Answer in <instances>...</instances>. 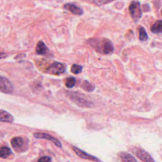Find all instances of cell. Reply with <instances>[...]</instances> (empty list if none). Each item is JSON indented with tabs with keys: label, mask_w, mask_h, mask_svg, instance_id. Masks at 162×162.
Returning a JSON list of instances; mask_svg holds the SVG:
<instances>
[{
	"label": "cell",
	"mask_w": 162,
	"mask_h": 162,
	"mask_svg": "<svg viewBox=\"0 0 162 162\" xmlns=\"http://www.w3.org/2000/svg\"><path fill=\"white\" fill-rule=\"evenodd\" d=\"M49 51L48 48L46 46L45 43L43 41H39L36 46V52L37 54L40 55H45Z\"/></svg>",
	"instance_id": "4fadbf2b"
},
{
	"label": "cell",
	"mask_w": 162,
	"mask_h": 162,
	"mask_svg": "<svg viewBox=\"0 0 162 162\" xmlns=\"http://www.w3.org/2000/svg\"><path fill=\"white\" fill-rule=\"evenodd\" d=\"M130 14L135 22H137L142 17V10L140 3L137 1H133L129 7Z\"/></svg>",
	"instance_id": "3957f363"
},
{
	"label": "cell",
	"mask_w": 162,
	"mask_h": 162,
	"mask_svg": "<svg viewBox=\"0 0 162 162\" xmlns=\"http://www.w3.org/2000/svg\"><path fill=\"white\" fill-rule=\"evenodd\" d=\"M6 56H7V55H6V53L0 51V59H5V58H6Z\"/></svg>",
	"instance_id": "7402d4cb"
},
{
	"label": "cell",
	"mask_w": 162,
	"mask_h": 162,
	"mask_svg": "<svg viewBox=\"0 0 162 162\" xmlns=\"http://www.w3.org/2000/svg\"><path fill=\"white\" fill-rule=\"evenodd\" d=\"M119 158L122 162H137L136 159L132 155L127 152H120Z\"/></svg>",
	"instance_id": "8fae6325"
},
{
	"label": "cell",
	"mask_w": 162,
	"mask_h": 162,
	"mask_svg": "<svg viewBox=\"0 0 162 162\" xmlns=\"http://www.w3.org/2000/svg\"><path fill=\"white\" fill-rule=\"evenodd\" d=\"M38 162H51V159L49 156H45L40 158L38 160Z\"/></svg>",
	"instance_id": "44dd1931"
},
{
	"label": "cell",
	"mask_w": 162,
	"mask_h": 162,
	"mask_svg": "<svg viewBox=\"0 0 162 162\" xmlns=\"http://www.w3.org/2000/svg\"><path fill=\"white\" fill-rule=\"evenodd\" d=\"M64 8L75 15H82L84 14V10L72 3H67L64 5Z\"/></svg>",
	"instance_id": "9c48e42d"
},
{
	"label": "cell",
	"mask_w": 162,
	"mask_h": 162,
	"mask_svg": "<svg viewBox=\"0 0 162 162\" xmlns=\"http://www.w3.org/2000/svg\"><path fill=\"white\" fill-rule=\"evenodd\" d=\"M11 144L14 149H19L24 146V140L21 137H15L11 140Z\"/></svg>",
	"instance_id": "7c38bea8"
},
{
	"label": "cell",
	"mask_w": 162,
	"mask_h": 162,
	"mask_svg": "<svg viewBox=\"0 0 162 162\" xmlns=\"http://www.w3.org/2000/svg\"><path fill=\"white\" fill-rule=\"evenodd\" d=\"M76 84V79L74 77H68L66 79L65 81V86L67 88L71 89L75 86Z\"/></svg>",
	"instance_id": "e0dca14e"
},
{
	"label": "cell",
	"mask_w": 162,
	"mask_h": 162,
	"mask_svg": "<svg viewBox=\"0 0 162 162\" xmlns=\"http://www.w3.org/2000/svg\"><path fill=\"white\" fill-rule=\"evenodd\" d=\"M14 120V117L10 113L5 110H0V122L12 123Z\"/></svg>",
	"instance_id": "30bf717a"
},
{
	"label": "cell",
	"mask_w": 162,
	"mask_h": 162,
	"mask_svg": "<svg viewBox=\"0 0 162 162\" xmlns=\"http://www.w3.org/2000/svg\"><path fill=\"white\" fill-rule=\"evenodd\" d=\"M134 153L139 159L143 162H155L152 156L143 149L137 148Z\"/></svg>",
	"instance_id": "8992f818"
},
{
	"label": "cell",
	"mask_w": 162,
	"mask_h": 162,
	"mask_svg": "<svg viewBox=\"0 0 162 162\" xmlns=\"http://www.w3.org/2000/svg\"><path fill=\"white\" fill-rule=\"evenodd\" d=\"M72 149L74 150V152L75 153V154L81 158L93 161H99V160L96 157L87 153L86 152L83 151V150H81L80 149L75 146H72Z\"/></svg>",
	"instance_id": "ba28073f"
},
{
	"label": "cell",
	"mask_w": 162,
	"mask_h": 162,
	"mask_svg": "<svg viewBox=\"0 0 162 162\" xmlns=\"http://www.w3.org/2000/svg\"><path fill=\"white\" fill-rule=\"evenodd\" d=\"M89 44L98 52L105 55H109L113 52L114 47L112 42L105 38L101 39H92L89 41Z\"/></svg>",
	"instance_id": "6da1fadb"
},
{
	"label": "cell",
	"mask_w": 162,
	"mask_h": 162,
	"mask_svg": "<svg viewBox=\"0 0 162 162\" xmlns=\"http://www.w3.org/2000/svg\"><path fill=\"white\" fill-rule=\"evenodd\" d=\"M151 31L154 34L162 33V20H158L151 27Z\"/></svg>",
	"instance_id": "5bb4252c"
},
{
	"label": "cell",
	"mask_w": 162,
	"mask_h": 162,
	"mask_svg": "<svg viewBox=\"0 0 162 162\" xmlns=\"http://www.w3.org/2000/svg\"><path fill=\"white\" fill-rule=\"evenodd\" d=\"M139 33H140V36H139V38H140V41H146L148 40V36L144 27H141L140 28V30H139Z\"/></svg>",
	"instance_id": "ac0fdd59"
},
{
	"label": "cell",
	"mask_w": 162,
	"mask_h": 162,
	"mask_svg": "<svg viewBox=\"0 0 162 162\" xmlns=\"http://www.w3.org/2000/svg\"><path fill=\"white\" fill-rule=\"evenodd\" d=\"M14 91V86L10 81L2 76H0V92L5 94H11Z\"/></svg>",
	"instance_id": "5b68a950"
},
{
	"label": "cell",
	"mask_w": 162,
	"mask_h": 162,
	"mask_svg": "<svg viewBox=\"0 0 162 162\" xmlns=\"http://www.w3.org/2000/svg\"><path fill=\"white\" fill-rule=\"evenodd\" d=\"M82 87L87 92H92L95 89V86L88 82L87 80H84L83 83L82 84Z\"/></svg>",
	"instance_id": "2e32d148"
},
{
	"label": "cell",
	"mask_w": 162,
	"mask_h": 162,
	"mask_svg": "<svg viewBox=\"0 0 162 162\" xmlns=\"http://www.w3.org/2000/svg\"><path fill=\"white\" fill-rule=\"evenodd\" d=\"M83 71V67L77 65V64H74L71 67V72L74 74H79L80 73L82 72Z\"/></svg>",
	"instance_id": "d6986e66"
},
{
	"label": "cell",
	"mask_w": 162,
	"mask_h": 162,
	"mask_svg": "<svg viewBox=\"0 0 162 162\" xmlns=\"http://www.w3.org/2000/svg\"><path fill=\"white\" fill-rule=\"evenodd\" d=\"M113 1V0H94L95 3L98 5H103L104 4H106V3H108L110 2H112Z\"/></svg>",
	"instance_id": "ffe728a7"
},
{
	"label": "cell",
	"mask_w": 162,
	"mask_h": 162,
	"mask_svg": "<svg viewBox=\"0 0 162 162\" xmlns=\"http://www.w3.org/2000/svg\"><path fill=\"white\" fill-rule=\"evenodd\" d=\"M34 136L35 137L36 139H43V140H46L51 141L53 143L55 146L59 148H62V144L60 143V141L57 140L56 138L48 134H45V133H35L34 134Z\"/></svg>",
	"instance_id": "52a82bcc"
},
{
	"label": "cell",
	"mask_w": 162,
	"mask_h": 162,
	"mask_svg": "<svg viewBox=\"0 0 162 162\" xmlns=\"http://www.w3.org/2000/svg\"><path fill=\"white\" fill-rule=\"evenodd\" d=\"M161 15H162V10H161Z\"/></svg>",
	"instance_id": "603a6c76"
},
{
	"label": "cell",
	"mask_w": 162,
	"mask_h": 162,
	"mask_svg": "<svg viewBox=\"0 0 162 162\" xmlns=\"http://www.w3.org/2000/svg\"><path fill=\"white\" fill-rule=\"evenodd\" d=\"M66 71L65 64L60 62H54L46 70V72L52 75H60Z\"/></svg>",
	"instance_id": "277c9868"
},
{
	"label": "cell",
	"mask_w": 162,
	"mask_h": 162,
	"mask_svg": "<svg viewBox=\"0 0 162 162\" xmlns=\"http://www.w3.org/2000/svg\"><path fill=\"white\" fill-rule=\"evenodd\" d=\"M69 97H70L71 99L73 102H74L76 105L80 107L90 108L93 105V104L91 102L87 100L79 93H77V92H69Z\"/></svg>",
	"instance_id": "7a4b0ae2"
},
{
	"label": "cell",
	"mask_w": 162,
	"mask_h": 162,
	"mask_svg": "<svg viewBox=\"0 0 162 162\" xmlns=\"http://www.w3.org/2000/svg\"><path fill=\"white\" fill-rule=\"evenodd\" d=\"M11 153H12L11 149L8 147L4 146L0 148V158H7L11 155Z\"/></svg>",
	"instance_id": "9a60e30c"
}]
</instances>
